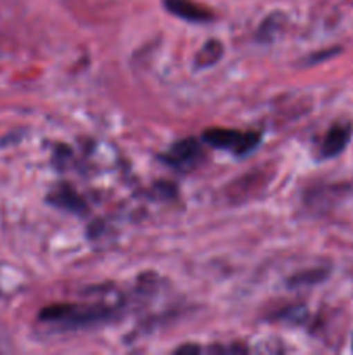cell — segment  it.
Returning <instances> with one entry per match:
<instances>
[{
	"instance_id": "1",
	"label": "cell",
	"mask_w": 353,
	"mask_h": 355,
	"mask_svg": "<svg viewBox=\"0 0 353 355\" xmlns=\"http://www.w3.org/2000/svg\"><path fill=\"white\" fill-rule=\"evenodd\" d=\"M113 309L106 305H52L42 311L40 319L48 322H57L66 328H78V326L97 324L109 319Z\"/></svg>"
},
{
	"instance_id": "2",
	"label": "cell",
	"mask_w": 353,
	"mask_h": 355,
	"mask_svg": "<svg viewBox=\"0 0 353 355\" xmlns=\"http://www.w3.org/2000/svg\"><path fill=\"white\" fill-rule=\"evenodd\" d=\"M203 141L217 149H227L235 155H246L260 142V135L255 132L242 134L237 130H225V128H211L203 134Z\"/></svg>"
},
{
	"instance_id": "3",
	"label": "cell",
	"mask_w": 353,
	"mask_h": 355,
	"mask_svg": "<svg viewBox=\"0 0 353 355\" xmlns=\"http://www.w3.org/2000/svg\"><path fill=\"white\" fill-rule=\"evenodd\" d=\"M166 163L176 168H190L201 159V146L194 139H185L170 148L165 155Z\"/></svg>"
},
{
	"instance_id": "4",
	"label": "cell",
	"mask_w": 353,
	"mask_h": 355,
	"mask_svg": "<svg viewBox=\"0 0 353 355\" xmlns=\"http://www.w3.org/2000/svg\"><path fill=\"white\" fill-rule=\"evenodd\" d=\"M352 137V128L348 125H334L325 135L322 142V156L324 158H334L339 153L345 151Z\"/></svg>"
},
{
	"instance_id": "5",
	"label": "cell",
	"mask_w": 353,
	"mask_h": 355,
	"mask_svg": "<svg viewBox=\"0 0 353 355\" xmlns=\"http://www.w3.org/2000/svg\"><path fill=\"white\" fill-rule=\"evenodd\" d=\"M165 6L170 12L182 17L187 21H208L211 19V14L203 7L196 6L190 0H165Z\"/></svg>"
},
{
	"instance_id": "6",
	"label": "cell",
	"mask_w": 353,
	"mask_h": 355,
	"mask_svg": "<svg viewBox=\"0 0 353 355\" xmlns=\"http://www.w3.org/2000/svg\"><path fill=\"white\" fill-rule=\"evenodd\" d=\"M224 54V47H221L220 42L211 40L197 52L196 55V66L197 68H208V66H213L218 59Z\"/></svg>"
}]
</instances>
